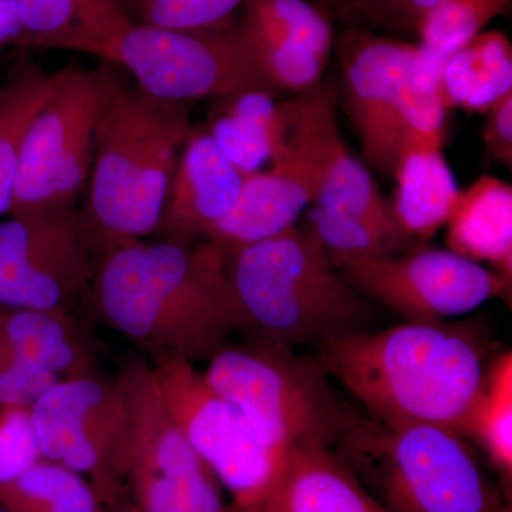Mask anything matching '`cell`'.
Instances as JSON below:
<instances>
[{"instance_id": "484cf974", "label": "cell", "mask_w": 512, "mask_h": 512, "mask_svg": "<svg viewBox=\"0 0 512 512\" xmlns=\"http://www.w3.org/2000/svg\"><path fill=\"white\" fill-rule=\"evenodd\" d=\"M210 128L222 153L241 173L261 171L274 151L278 103L274 94L245 93L227 97Z\"/></svg>"}, {"instance_id": "4316f807", "label": "cell", "mask_w": 512, "mask_h": 512, "mask_svg": "<svg viewBox=\"0 0 512 512\" xmlns=\"http://www.w3.org/2000/svg\"><path fill=\"white\" fill-rule=\"evenodd\" d=\"M8 512H103L104 504L87 478L62 464L42 460L0 487Z\"/></svg>"}, {"instance_id": "b9f144b4", "label": "cell", "mask_w": 512, "mask_h": 512, "mask_svg": "<svg viewBox=\"0 0 512 512\" xmlns=\"http://www.w3.org/2000/svg\"><path fill=\"white\" fill-rule=\"evenodd\" d=\"M0 512H8L5 510V508L0 507Z\"/></svg>"}, {"instance_id": "7bdbcfd3", "label": "cell", "mask_w": 512, "mask_h": 512, "mask_svg": "<svg viewBox=\"0 0 512 512\" xmlns=\"http://www.w3.org/2000/svg\"><path fill=\"white\" fill-rule=\"evenodd\" d=\"M512 512V511H511Z\"/></svg>"}, {"instance_id": "836d02e7", "label": "cell", "mask_w": 512, "mask_h": 512, "mask_svg": "<svg viewBox=\"0 0 512 512\" xmlns=\"http://www.w3.org/2000/svg\"><path fill=\"white\" fill-rule=\"evenodd\" d=\"M340 3L346 12L356 13L377 28L419 39L421 23L439 0H340Z\"/></svg>"}, {"instance_id": "277c9868", "label": "cell", "mask_w": 512, "mask_h": 512, "mask_svg": "<svg viewBox=\"0 0 512 512\" xmlns=\"http://www.w3.org/2000/svg\"><path fill=\"white\" fill-rule=\"evenodd\" d=\"M335 269L311 229L296 225L228 256L248 332L293 349L365 330L369 305Z\"/></svg>"}, {"instance_id": "9a60e30c", "label": "cell", "mask_w": 512, "mask_h": 512, "mask_svg": "<svg viewBox=\"0 0 512 512\" xmlns=\"http://www.w3.org/2000/svg\"><path fill=\"white\" fill-rule=\"evenodd\" d=\"M335 268L360 295L369 296L407 322H444L510 293L491 269L443 249L349 259Z\"/></svg>"}, {"instance_id": "1f68e13d", "label": "cell", "mask_w": 512, "mask_h": 512, "mask_svg": "<svg viewBox=\"0 0 512 512\" xmlns=\"http://www.w3.org/2000/svg\"><path fill=\"white\" fill-rule=\"evenodd\" d=\"M241 35L266 76L279 90H305L318 84L325 60L308 47L282 37L242 28Z\"/></svg>"}, {"instance_id": "e575fe53", "label": "cell", "mask_w": 512, "mask_h": 512, "mask_svg": "<svg viewBox=\"0 0 512 512\" xmlns=\"http://www.w3.org/2000/svg\"><path fill=\"white\" fill-rule=\"evenodd\" d=\"M59 380L52 370L0 350V406H32Z\"/></svg>"}, {"instance_id": "4dcf8cb0", "label": "cell", "mask_w": 512, "mask_h": 512, "mask_svg": "<svg viewBox=\"0 0 512 512\" xmlns=\"http://www.w3.org/2000/svg\"><path fill=\"white\" fill-rule=\"evenodd\" d=\"M128 19L137 25L205 32L234 25L232 16L245 0H120Z\"/></svg>"}, {"instance_id": "ac0fdd59", "label": "cell", "mask_w": 512, "mask_h": 512, "mask_svg": "<svg viewBox=\"0 0 512 512\" xmlns=\"http://www.w3.org/2000/svg\"><path fill=\"white\" fill-rule=\"evenodd\" d=\"M312 204L306 185L285 168L247 174L231 211L208 234L207 241L227 256L276 237L292 228Z\"/></svg>"}, {"instance_id": "d6a6232c", "label": "cell", "mask_w": 512, "mask_h": 512, "mask_svg": "<svg viewBox=\"0 0 512 512\" xmlns=\"http://www.w3.org/2000/svg\"><path fill=\"white\" fill-rule=\"evenodd\" d=\"M42 460L30 406H0V487Z\"/></svg>"}, {"instance_id": "ab89813d", "label": "cell", "mask_w": 512, "mask_h": 512, "mask_svg": "<svg viewBox=\"0 0 512 512\" xmlns=\"http://www.w3.org/2000/svg\"><path fill=\"white\" fill-rule=\"evenodd\" d=\"M225 512H251V511L241 510V508L232 507V505H229V507H227V511H225Z\"/></svg>"}, {"instance_id": "60d3db41", "label": "cell", "mask_w": 512, "mask_h": 512, "mask_svg": "<svg viewBox=\"0 0 512 512\" xmlns=\"http://www.w3.org/2000/svg\"><path fill=\"white\" fill-rule=\"evenodd\" d=\"M2 92H3V84L0 83V94H2Z\"/></svg>"}, {"instance_id": "7a4b0ae2", "label": "cell", "mask_w": 512, "mask_h": 512, "mask_svg": "<svg viewBox=\"0 0 512 512\" xmlns=\"http://www.w3.org/2000/svg\"><path fill=\"white\" fill-rule=\"evenodd\" d=\"M316 349L330 379L363 404L367 417L392 426L458 431L488 366L483 330L447 320L359 330Z\"/></svg>"}, {"instance_id": "603a6c76", "label": "cell", "mask_w": 512, "mask_h": 512, "mask_svg": "<svg viewBox=\"0 0 512 512\" xmlns=\"http://www.w3.org/2000/svg\"><path fill=\"white\" fill-rule=\"evenodd\" d=\"M59 70L22 56L0 94V215L9 214L20 151L30 124L55 92Z\"/></svg>"}, {"instance_id": "e0dca14e", "label": "cell", "mask_w": 512, "mask_h": 512, "mask_svg": "<svg viewBox=\"0 0 512 512\" xmlns=\"http://www.w3.org/2000/svg\"><path fill=\"white\" fill-rule=\"evenodd\" d=\"M261 505L274 512H390L335 451L322 448L289 451L274 488Z\"/></svg>"}, {"instance_id": "d4e9b609", "label": "cell", "mask_w": 512, "mask_h": 512, "mask_svg": "<svg viewBox=\"0 0 512 512\" xmlns=\"http://www.w3.org/2000/svg\"><path fill=\"white\" fill-rule=\"evenodd\" d=\"M458 434L476 441L500 474L504 488L512 481V353L488 363L477 396L458 427Z\"/></svg>"}, {"instance_id": "ba28073f", "label": "cell", "mask_w": 512, "mask_h": 512, "mask_svg": "<svg viewBox=\"0 0 512 512\" xmlns=\"http://www.w3.org/2000/svg\"><path fill=\"white\" fill-rule=\"evenodd\" d=\"M342 70L350 121L376 170L394 175L407 143L443 144L447 106L420 46L355 35L343 43Z\"/></svg>"}, {"instance_id": "30bf717a", "label": "cell", "mask_w": 512, "mask_h": 512, "mask_svg": "<svg viewBox=\"0 0 512 512\" xmlns=\"http://www.w3.org/2000/svg\"><path fill=\"white\" fill-rule=\"evenodd\" d=\"M106 254L76 204L12 215L0 222V306L67 311Z\"/></svg>"}, {"instance_id": "83f0119b", "label": "cell", "mask_w": 512, "mask_h": 512, "mask_svg": "<svg viewBox=\"0 0 512 512\" xmlns=\"http://www.w3.org/2000/svg\"><path fill=\"white\" fill-rule=\"evenodd\" d=\"M510 3L511 0H439L421 23L419 39L424 60L436 72L443 73L450 56L481 35Z\"/></svg>"}, {"instance_id": "44dd1931", "label": "cell", "mask_w": 512, "mask_h": 512, "mask_svg": "<svg viewBox=\"0 0 512 512\" xmlns=\"http://www.w3.org/2000/svg\"><path fill=\"white\" fill-rule=\"evenodd\" d=\"M441 148L443 144L407 143L400 153L392 212L407 238H433L450 220L460 198Z\"/></svg>"}, {"instance_id": "9c48e42d", "label": "cell", "mask_w": 512, "mask_h": 512, "mask_svg": "<svg viewBox=\"0 0 512 512\" xmlns=\"http://www.w3.org/2000/svg\"><path fill=\"white\" fill-rule=\"evenodd\" d=\"M110 63L59 70L55 92L30 124L20 151L10 215L76 204L92 173L94 137Z\"/></svg>"}, {"instance_id": "4fadbf2b", "label": "cell", "mask_w": 512, "mask_h": 512, "mask_svg": "<svg viewBox=\"0 0 512 512\" xmlns=\"http://www.w3.org/2000/svg\"><path fill=\"white\" fill-rule=\"evenodd\" d=\"M30 416L45 460L82 474L104 507L126 500L130 420L119 380H59Z\"/></svg>"}, {"instance_id": "f546056e", "label": "cell", "mask_w": 512, "mask_h": 512, "mask_svg": "<svg viewBox=\"0 0 512 512\" xmlns=\"http://www.w3.org/2000/svg\"><path fill=\"white\" fill-rule=\"evenodd\" d=\"M308 220L309 229L322 242L333 266L349 259L396 254L409 241L365 218L318 205L309 211Z\"/></svg>"}, {"instance_id": "6da1fadb", "label": "cell", "mask_w": 512, "mask_h": 512, "mask_svg": "<svg viewBox=\"0 0 512 512\" xmlns=\"http://www.w3.org/2000/svg\"><path fill=\"white\" fill-rule=\"evenodd\" d=\"M89 292L101 318L154 363L208 360L232 332H248L228 256L208 241L111 248Z\"/></svg>"}, {"instance_id": "8fae6325", "label": "cell", "mask_w": 512, "mask_h": 512, "mask_svg": "<svg viewBox=\"0 0 512 512\" xmlns=\"http://www.w3.org/2000/svg\"><path fill=\"white\" fill-rule=\"evenodd\" d=\"M128 407L126 471L141 512H225L221 483L165 409L151 365L130 362L117 375Z\"/></svg>"}, {"instance_id": "cb8c5ba5", "label": "cell", "mask_w": 512, "mask_h": 512, "mask_svg": "<svg viewBox=\"0 0 512 512\" xmlns=\"http://www.w3.org/2000/svg\"><path fill=\"white\" fill-rule=\"evenodd\" d=\"M23 35L18 45L59 50L64 43L103 36L131 23L120 0H16Z\"/></svg>"}, {"instance_id": "52a82bcc", "label": "cell", "mask_w": 512, "mask_h": 512, "mask_svg": "<svg viewBox=\"0 0 512 512\" xmlns=\"http://www.w3.org/2000/svg\"><path fill=\"white\" fill-rule=\"evenodd\" d=\"M59 50L86 53L127 70L157 99L190 103L204 97L278 92L261 69L239 23L205 32H177L128 23L103 36L79 37Z\"/></svg>"}, {"instance_id": "74e56055", "label": "cell", "mask_w": 512, "mask_h": 512, "mask_svg": "<svg viewBox=\"0 0 512 512\" xmlns=\"http://www.w3.org/2000/svg\"><path fill=\"white\" fill-rule=\"evenodd\" d=\"M103 512H141L138 510L136 505L131 503L130 500L120 501V503L109 505V507H104Z\"/></svg>"}, {"instance_id": "f1b7e54d", "label": "cell", "mask_w": 512, "mask_h": 512, "mask_svg": "<svg viewBox=\"0 0 512 512\" xmlns=\"http://www.w3.org/2000/svg\"><path fill=\"white\" fill-rule=\"evenodd\" d=\"M239 25L264 35L282 37L311 49L328 62L333 46L329 19L306 0H245Z\"/></svg>"}, {"instance_id": "7c38bea8", "label": "cell", "mask_w": 512, "mask_h": 512, "mask_svg": "<svg viewBox=\"0 0 512 512\" xmlns=\"http://www.w3.org/2000/svg\"><path fill=\"white\" fill-rule=\"evenodd\" d=\"M151 369L165 409L232 495V507L254 510L264 503L285 460L261 443L244 413L194 363L167 360Z\"/></svg>"}, {"instance_id": "ffe728a7", "label": "cell", "mask_w": 512, "mask_h": 512, "mask_svg": "<svg viewBox=\"0 0 512 512\" xmlns=\"http://www.w3.org/2000/svg\"><path fill=\"white\" fill-rule=\"evenodd\" d=\"M450 251L493 266L495 274L512 281V188L495 177L478 178L460 192L447 221Z\"/></svg>"}, {"instance_id": "5b68a950", "label": "cell", "mask_w": 512, "mask_h": 512, "mask_svg": "<svg viewBox=\"0 0 512 512\" xmlns=\"http://www.w3.org/2000/svg\"><path fill=\"white\" fill-rule=\"evenodd\" d=\"M333 451L387 511L511 512L470 444L446 427L362 414Z\"/></svg>"}, {"instance_id": "8992f818", "label": "cell", "mask_w": 512, "mask_h": 512, "mask_svg": "<svg viewBox=\"0 0 512 512\" xmlns=\"http://www.w3.org/2000/svg\"><path fill=\"white\" fill-rule=\"evenodd\" d=\"M204 376L244 413L268 450L285 460L295 448L335 450L362 414L333 389L318 356L256 340L210 357Z\"/></svg>"}, {"instance_id": "d6986e66", "label": "cell", "mask_w": 512, "mask_h": 512, "mask_svg": "<svg viewBox=\"0 0 512 512\" xmlns=\"http://www.w3.org/2000/svg\"><path fill=\"white\" fill-rule=\"evenodd\" d=\"M0 350L46 367L60 379L97 375L92 342L67 311L0 306Z\"/></svg>"}, {"instance_id": "f35d334b", "label": "cell", "mask_w": 512, "mask_h": 512, "mask_svg": "<svg viewBox=\"0 0 512 512\" xmlns=\"http://www.w3.org/2000/svg\"><path fill=\"white\" fill-rule=\"evenodd\" d=\"M251 512H274L266 508L265 505H258V507L254 508V510H248Z\"/></svg>"}, {"instance_id": "8d00e7d4", "label": "cell", "mask_w": 512, "mask_h": 512, "mask_svg": "<svg viewBox=\"0 0 512 512\" xmlns=\"http://www.w3.org/2000/svg\"><path fill=\"white\" fill-rule=\"evenodd\" d=\"M22 35L16 0H0V49L8 43H18Z\"/></svg>"}, {"instance_id": "7402d4cb", "label": "cell", "mask_w": 512, "mask_h": 512, "mask_svg": "<svg viewBox=\"0 0 512 512\" xmlns=\"http://www.w3.org/2000/svg\"><path fill=\"white\" fill-rule=\"evenodd\" d=\"M441 96L448 107L487 113L512 92V49L501 33H481L457 50L441 73Z\"/></svg>"}, {"instance_id": "2e32d148", "label": "cell", "mask_w": 512, "mask_h": 512, "mask_svg": "<svg viewBox=\"0 0 512 512\" xmlns=\"http://www.w3.org/2000/svg\"><path fill=\"white\" fill-rule=\"evenodd\" d=\"M244 178L210 131L192 127L168 188L157 232L165 239L181 242L207 238L234 207Z\"/></svg>"}, {"instance_id": "d590c367", "label": "cell", "mask_w": 512, "mask_h": 512, "mask_svg": "<svg viewBox=\"0 0 512 512\" xmlns=\"http://www.w3.org/2000/svg\"><path fill=\"white\" fill-rule=\"evenodd\" d=\"M484 143L488 153L501 164H512V92L505 94L487 111Z\"/></svg>"}, {"instance_id": "3957f363", "label": "cell", "mask_w": 512, "mask_h": 512, "mask_svg": "<svg viewBox=\"0 0 512 512\" xmlns=\"http://www.w3.org/2000/svg\"><path fill=\"white\" fill-rule=\"evenodd\" d=\"M83 215L109 252L156 232L192 126L190 103L157 99L110 64Z\"/></svg>"}, {"instance_id": "5bb4252c", "label": "cell", "mask_w": 512, "mask_h": 512, "mask_svg": "<svg viewBox=\"0 0 512 512\" xmlns=\"http://www.w3.org/2000/svg\"><path fill=\"white\" fill-rule=\"evenodd\" d=\"M271 164L295 174L311 192L312 204L365 218L407 238L373 178L343 143L325 87L316 84L298 99L278 103Z\"/></svg>"}]
</instances>
